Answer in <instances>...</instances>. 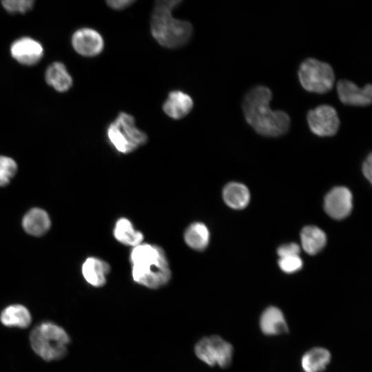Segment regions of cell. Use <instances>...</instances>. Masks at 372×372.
<instances>
[{
    "mask_svg": "<svg viewBox=\"0 0 372 372\" xmlns=\"http://www.w3.org/2000/svg\"><path fill=\"white\" fill-rule=\"evenodd\" d=\"M22 225L28 234L40 236L49 230L51 222L45 211L40 208H32L24 216Z\"/></svg>",
    "mask_w": 372,
    "mask_h": 372,
    "instance_id": "15",
    "label": "cell"
},
{
    "mask_svg": "<svg viewBox=\"0 0 372 372\" xmlns=\"http://www.w3.org/2000/svg\"><path fill=\"white\" fill-rule=\"evenodd\" d=\"M151 32L161 45L175 49L189 42L193 28L189 22L174 18L172 10L154 8L151 18Z\"/></svg>",
    "mask_w": 372,
    "mask_h": 372,
    "instance_id": "3",
    "label": "cell"
},
{
    "mask_svg": "<svg viewBox=\"0 0 372 372\" xmlns=\"http://www.w3.org/2000/svg\"><path fill=\"white\" fill-rule=\"evenodd\" d=\"M298 76L300 85L306 91L317 94L329 92L335 81L332 67L314 58H308L301 63Z\"/></svg>",
    "mask_w": 372,
    "mask_h": 372,
    "instance_id": "6",
    "label": "cell"
},
{
    "mask_svg": "<svg viewBox=\"0 0 372 372\" xmlns=\"http://www.w3.org/2000/svg\"><path fill=\"white\" fill-rule=\"evenodd\" d=\"M329 351L323 347H314L307 351L301 358L304 372H322L331 362Z\"/></svg>",
    "mask_w": 372,
    "mask_h": 372,
    "instance_id": "17",
    "label": "cell"
},
{
    "mask_svg": "<svg viewBox=\"0 0 372 372\" xmlns=\"http://www.w3.org/2000/svg\"><path fill=\"white\" fill-rule=\"evenodd\" d=\"M46 82L56 91L65 92L72 84V79L65 65L59 62L51 64L45 72Z\"/></svg>",
    "mask_w": 372,
    "mask_h": 372,
    "instance_id": "21",
    "label": "cell"
},
{
    "mask_svg": "<svg viewBox=\"0 0 372 372\" xmlns=\"http://www.w3.org/2000/svg\"><path fill=\"white\" fill-rule=\"evenodd\" d=\"M223 198L229 207L242 209L247 206L250 200L249 189L242 183L231 182L223 190Z\"/></svg>",
    "mask_w": 372,
    "mask_h": 372,
    "instance_id": "18",
    "label": "cell"
},
{
    "mask_svg": "<svg viewBox=\"0 0 372 372\" xmlns=\"http://www.w3.org/2000/svg\"><path fill=\"white\" fill-rule=\"evenodd\" d=\"M10 52L13 58L20 63L32 65L40 61L43 50L38 41L29 37H23L12 44Z\"/></svg>",
    "mask_w": 372,
    "mask_h": 372,
    "instance_id": "12",
    "label": "cell"
},
{
    "mask_svg": "<svg viewBox=\"0 0 372 372\" xmlns=\"http://www.w3.org/2000/svg\"><path fill=\"white\" fill-rule=\"evenodd\" d=\"M271 99L272 93L269 87L257 85L245 94L242 107L247 123L258 134L278 137L289 130L290 118L284 111L271 109Z\"/></svg>",
    "mask_w": 372,
    "mask_h": 372,
    "instance_id": "1",
    "label": "cell"
},
{
    "mask_svg": "<svg viewBox=\"0 0 372 372\" xmlns=\"http://www.w3.org/2000/svg\"><path fill=\"white\" fill-rule=\"evenodd\" d=\"M70 338L60 326L50 322H42L30 335V345L37 355L45 361L63 358L67 353Z\"/></svg>",
    "mask_w": 372,
    "mask_h": 372,
    "instance_id": "4",
    "label": "cell"
},
{
    "mask_svg": "<svg viewBox=\"0 0 372 372\" xmlns=\"http://www.w3.org/2000/svg\"><path fill=\"white\" fill-rule=\"evenodd\" d=\"M372 156L371 153L370 152L365 160L363 161L362 165V172L364 177L370 182L371 183L372 179V172H371V167H372Z\"/></svg>",
    "mask_w": 372,
    "mask_h": 372,
    "instance_id": "29",
    "label": "cell"
},
{
    "mask_svg": "<svg viewBox=\"0 0 372 372\" xmlns=\"http://www.w3.org/2000/svg\"><path fill=\"white\" fill-rule=\"evenodd\" d=\"M260 329L266 335H278L288 332L287 321L282 311L276 307H267L261 314Z\"/></svg>",
    "mask_w": 372,
    "mask_h": 372,
    "instance_id": "14",
    "label": "cell"
},
{
    "mask_svg": "<svg viewBox=\"0 0 372 372\" xmlns=\"http://www.w3.org/2000/svg\"><path fill=\"white\" fill-rule=\"evenodd\" d=\"M300 246L294 242L285 244L278 247L277 253L280 258L299 256Z\"/></svg>",
    "mask_w": 372,
    "mask_h": 372,
    "instance_id": "27",
    "label": "cell"
},
{
    "mask_svg": "<svg viewBox=\"0 0 372 372\" xmlns=\"http://www.w3.org/2000/svg\"><path fill=\"white\" fill-rule=\"evenodd\" d=\"M109 265L97 258H87L82 265V273L91 285L99 287L106 282V276L110 271Z\"/></svg>",
    "mask_w": 372,
    "mask_h": 372,
    "instance_id": "16",
    "label": "cell"
},
{
    "mask_svg": "<svg viewBox=\"0 0 372 372\" xmlns=\"http://www.w3.org/2000/svg\"><path fill=\"white\" fill-rule=\"evenodd\" d=\"M307 121L312 133L318 136H332L338 131L340 119L335 109L320 105L307 112Z\"/></svg>",
    "mask_w": 372,
    "mask_h": 372,
    "instance_id": "8",
    "label": "cell"
},
{
    "mask_svg": "<svg viewBox=\"0 0 372 372\" xmlns=\"http://www.w3.org/2000/svg\"><path fill=\"white\" fill-rule=\"evenodd\" d=\"M187 245L195 250H203L209 241V231L202 223H194L189 225L185 232Z\"/></svg>",
    "mask_w": 372,
    "mask_h": 372,
    "instance_id": "23",
    "label": "cell"
},
{
    "mask_svg": "<svg viewBox=\"0 0 372 372\" xmlns=\"http://www.w3.org/2000/svg\"><path fill=\"white\" fill-rule=\"evenodd\" d=\"M193 106V100L189 94L180 90H173L165 101L163 110L169 117L180 119L191 112Z\"/></svg>",
    "mask_w": 372,
    "mask_h": 372,
    "instance_id": "13",
    "label": "cell"
},
{
    "mask_svg": "<svg viewBox=\"0 0 372 372\" xmlns=\"http://www.w3.org/2000/svg\"><path fill=\"white\" fill-rule=\"evenodd\" d=\"M17 170V165L12 158L0 156V186L8 185Z\"/></svg>",
    "mask_w": 372,
    "mask_h": 372,
    "instance_id": "24",
    "label": "cell"
},
{
    "mask_svg": "<svg viewBox=\"0 0 372 372\" xmlns=\"http://www.w3.org/2000/svg\"><path fill=\"white\" fill-rule=\"evenodd\" d=\"M74 49L85 56H94L100 54L104 47L101 35L91 28H81L76 31L72 38Z\"/></svg>",
    "mask_w": 372,
    "mask_h": 372,
    "instance_id": "11",
    "label": "cell"
},
{
    "mask_svg": "<svg viewBox=\"0 0 372 372\" xmlns=\"http://www.w3.org/2000/svg\"><path fill=\"white\" fill-rule=\"evenodd\" d=\"M0 320L6 327L26 328L31 322V315L25 307L12 304L8 306L1 311Z\"/></svg>",
    "mask_w": 372,
    "mask_h": 372,
    "instance_id": "20",
    "label": "cell"
},
{
    "mask_svg": "<svg viewBox=\"0 0 372 372\" xmlns=\"http://www.w3.org/2000/svg\"><path fill=\"white\" fill-rule=\"evenodd\" d=\"M183 0H155L154 8H165L173 10Z\"/></svg>",
    "mask_w": 372,
    "mask_h": 372,
    "instance_id": "30",
    "label": "cell"
},
{
    "mask_svg": "<svg viewBox=\"0 0 372 372\" xmlns=\"http://www.w3.org/2000/svg\"><path fill=\"white\" fill-rule=\"evenodd\" d=\"M352 207V194L346 187H335L324 197V210L332 218L340 220L346 218L351 213Z\"/></svg>",
    "mask_w": 372,
    "mask_h": 372,
    "instance_id": "9",
    "label": "cell"
},
{
    "mask_svg": "<svg viewBox=\"0 0 372 372\" xmlns=\"http://www.w3.org/2000/svg\"><path fill=\"white\" fill-rule=\"evenodd\" d=\"M336 90L340 101L351 106H367L372 101V86L365 85L362 88L347 79L338 81Z\"/></svg>",
    "mask_w": 372,
    "mask_h": 372,
    "instance_id": "10",
    "label": "cell"
},
{
    "mask_svg": "<svg viewBox=\"0 0 372 372\" xmlns=\"http://www.w3.org/2000/svg\"><path fill=\"white\" fill-rule=\"evenodd\" d=\"M115 238L125 245L136 246L143 240V234L134 229L132 223L125 218L117 220L114 229Z\"/></svg>",
    "mask_w": 372,
    "mask_h": 372,
    "instance_id": "22",
    "label": "cell"
},
{
    "mask_svg": "<svg viewBox=\"0 0 372 372\" xmlns=\"http://www.w3.org/2000/svg\"><path fill=\"white\" fill-rule=\"evenodd\" d=\"M134 280L150 289L168 282L171 271L163 250L156 245L139 244L130 254Z\"/></svg>",
    "mask_w": 372,
    "mask_h": 372,
    "instance_id": "2",
    "label": "cell"
},
{
    "mask_svg": "<svg viewBox=\"0 0 372 372\" xmlns=\"http://www.w3.org/2000/svg\"><path fill=\"white\" fill-rule=\"evenodd\" d=\"M34 3V0H1L3 8L12 13H25L32 8Z\"/></svg>",
    "mask_w": 372,
    "mask_h": 372,
    "instance_id": "25",
    "label": "cell"
},
{
    "mask_svg": "<svg viewBox=\"0 0 372 372\" xmlns=\"http://www.w3.org/2000/svg\"><path fill=\"white\" fill-rule=\"evenodd\" d=\"M136 1V0H106V3L111 8L121 10L129 7Z\"/></svg>",
    "mask_w": 372,
    "mask_h": 372,
    "instance_id": "28",
    "label": "cell"
},
{
    "mask_svg": "<svg viewBox=\"0 0 372 372\" xmlns=\"http://www.w3.org/2000/svg\"><path fill=\"white\" fill-rule=\"evenodd\" d=\"M278 265L281 270L287 273H295L302 267V260L299 256L280 258Z\"/></svg>",
    "mask_w": 372,
    "mask_h": 372,
    "instance_id": "26",
    "label": "cell"
},
{
    "mask_svg": "<svg viewBox=\"0 0 372 372\" xmlns=\"http://www.w3.org/2000/svg\"><path fill=\"white\" fill-rule=\"evenodd\" d=\"M109 143L123 154L131 153L147 141V134L138 129L134 118L126 112H120L106 130Z\"/></svg>",
    "mask_w": 372,
    "mask_h": 372,
    "instance_id": "5",
    "label": "cell"
},
{
    "mask_svg": "<svg viewBox=\"0 0 372 372\" xmlns=\"http://www.w3.org/2000/svg\"><path fill=\"white\" fill-rule=\"evenodd\" d=\"M197 358L210 366L226 368L232 362L234 348L223 338L214 335L201 338L195 345Z\"/></svg>",
    "mask_w": 372,
    "mask_h": 372,
    "instance_id": "7",
    "label": "cell"
},
{
    "mask_svg": "<svg viewBox=\"0 0 372 372\" xmlns=\"http://www.w3.org/2000/svg\"><path fill=\"white\" fill-rule=\"evenodd\" d=\"M302 247L309 255H315L325 246L327 236L325 233L316 226H307L300 234Z\"/></svg>",
    "mask_w": 372,
    "mask_h": 372,
    "instance_id": "19",
    "label": "cell"
}]
</instances>
